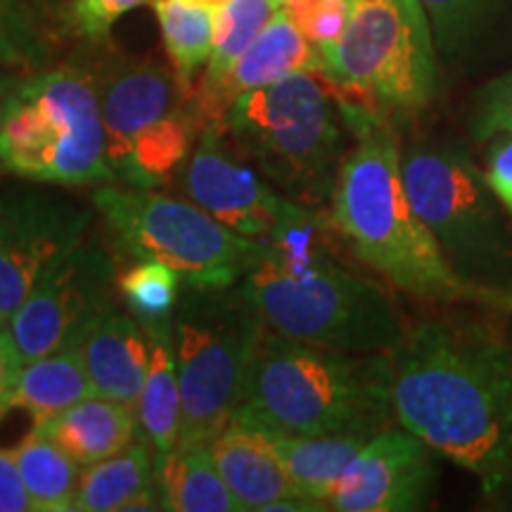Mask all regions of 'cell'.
I'll list each match as a JSON object with an SVG mask.
<instances>
[{
	"instance_id": "25",
	"label": "cell",
	"mask_w": 512,
	"mask_h": 512,
	"mask_svg": "<svg viewBox=\"0 0 512 512\" xmlns=\"http://www.w3.org/2000/svg\"><path fill=\"white\" fill-rule=\"evenodd\" d=\"M138 430L152 446L155 460L164 458L178 444L181 430V384L174 354V339L152 342L150 368L136 403Z\"/></svg>"
},
{
	"instance_id": "22",
	"label": "cell",
	"mask_w": 512,
	"mask_h": 512,
	"mask_svg": "<svg viewBox=\"0 0 512 512\" xmlns=\"http://www.w3.org/2000/svg\"><path fill=\"white\" fill-rule=\"evenodd\" d=\"M261 432L283 460L299 494L323 505L330 503L342 472L368 441L366 437H351V434L316 437V434H287L273 430Z\"/></svg>"
},
{
	"instance_id": "10",
	"label": "cell",
	"mask_w": 512,
	"mask_h": 512,
	"mask_svg": "<svg viewBox=\"0 0 512 512\" xmlns=\"http://www.w3.org/2000/svg\"><path fill=\"white\" fill-rule=\"evenodd\" d=\"M93 207L119 249L169 266L185 287L238 285L268 252L266 240L245 238L195 202L155 190L105 185L93 192Z\"/></svg>"
},
{
	"instance_id": "9",
	"label": "cell",
	"mask_w": 512,
	"mask_h": 512,
	"mask_svg": "<svg viewBox=\"0 0 512 512\" xmlns=\"http://www.w3.org/2000/svg\"><path fill=\"white\" fill-rule=\"evenodd\" d=\"M266 325L242 287H188L174 311L181 384L176 448L211 446L233 422L254 349Z\"/></svg>"
},
{
	"instance_id": "37",
	"label": "cell",
	"mask_w": 512,
	"mask_h": 512,
	"mask_svg": "<svg viewBox=\"0 0 512 512\" xmlns=\"http://www.w3.org/2000/svg\"><path fill=\"white\" fill-rule=\"evenodd\" d=\"M22 356L15 347V339H12L10 325H0V418L8 413L5 399H8L12 384H15L19 368H22Z\"/></svg>"
},
{
	"instance_id": "1",
	"label": "cell",
	"mask_w": 512,
	"mask_h": 512,
	"mask_svg": "<svg viewBox=\"0 0 512 512\" xmlns=\"http://www.w3.org/2000/svg\"><path fill=\"white\" fill-rule=\"evenodd\" d=\"M392 408L401 427L486 494L512 479V344L482 325L430 323L392 354Z\"/></svg>"
},
{
	"instance_id": "2",
	"label": "cell",
	"mask_w": 512,
	"mask_h": 512,
	"mask_svg": "<svg viewBox=\"0 0 512 512\" xmlns=\"http://www.w3.org/2000/svg\"><path fill=\"white\" fill-rule=\"evenodd\" d=\"M342 102L354 145L339 169L330 223L363 264L411 297L434 304H482L508 309L503 299L458 278L406 192L401 143L392 119Z\"/></svg>"
},
{
	"instance_id": "12",
	"label": "cell",
	"mask_w": 512,
	"mask_h": 512,
	"mask_svg": "<svg viewBox=\"0 0 512 512\" xmlns=\"http://www.w3.org/2000/svg\"><path fill=\"white\" fill-rule=\"evenodd\" d=\"M93 211L38 190L0 195V325H8L38 280L88 235Z\"/></svg>"
},
{
	"instance_id": "32",
	"label": "cell",
	"mask_w": 512,
	"mask_h": 512,
	"mask_svg": "<svg viewBox=\"0 0 512 512\" xmlns=\"http://www.w3.org/2000/svg\"><path fill=\"white\" fill-rule=\"evenodd\" d=\"M351 3L354 0H285L280 8L313 46L325 50L335 46L347 29Z\"/></svg>"
},
{
	"instance_id": "21",
	"label": "cell",
	"mask_w": 512,
	"mask_h": 512,
	"mask_svg": "<svg viewBox=\"0 0 512 512\" xmlns=\"http://www.w3.org/2000/svg\"><path fill=\"white\" fill-rule=\"evenodd\" d=\"M200 136V121L190 102H185L140 133L117 171V181L140 190H157L159 185L174 181Z\"/></svg>"
},
{
	"instance_id": "35",
	"label": "cell",
	"mask_w": 512,
	"mask_h": 512,
	"mask_svg": "<svg viewBox=\"0 0 512 512\" xmlns=\"http://www.w3.org/2000/svg\"><path fill=\"white\" fill-rule=\"evenodd\" d=\"M484 178L489 183L496 200L503 204L512 219V136L510 133H498L489 138V147L484 155Z\"/></svg>"
},
{
	"instance_id": "14",
	"label": "cell",
	"mask_w": 512,
	"mask_h": 512,
	"mask_svg": "<svg viewBox=\"0 0 512 512\" xmlns=\"http://www.w3.org/2000/svg\"><path fill=\"white\" fill-rule=\"evenodd\" d=\"M434 484V448L406 427H387L351 458L328 505L337 512H413L427 508Z\"/></svg>"
},
{
	"instance_id": "26",
	"label": "cell",
	"mask_w": 512,
	"mask_h": 512,
	"mask_svg": "<svg viewBox=\"0 0 512 512\" xmlns=\"http://www.w3.org/2000/svg\"><path fill=\"white\" fill-rule=\"evenodd\" d=\"M12 456L17 460L19 475L24 479L34 510H72L83 465L76 463L69 453H64L53 439L38 432L36 427L19 441Z\"/></svg>"
},
{
	"instance_id": "8",
	"label": "cell",
	"mask_w": 512,
	"mask_h": 512,
	"mask_svg": "<svg viewBox=\"0 0 512 512\" xmlns=\"http://www.w3.org/2000/svg\"><path fill=\"white\" fill-rule=\"evenodd\" d=\"M339 100L382 117H413L437 95V41L420 0H354L347 29L320 50Z\"/></svg>"
},
{
	"instance_id": "20",
	"label": "cell",
	"mask_w": 512,
	"mask_h": 512,
	"mask_svg": "<svg viewBox=\"0 0 512 512\" xmlns=\"http://www.w3.org/2000/svg\"><path fill=\"white\" fill-rule=\"evenodd\" d=\"M93 394L81 349L74 347L22 363L5 406L8 411H27L34 418V427H38Z\"/></svg>"
},
{
	"instance_id": "4",
	"label": "cell",
	"mask_w": 512,
	"mask_h": 512,
	"mask_svg": "<svg viewBox=\"0 0 512 512\" xmlns=\"http://www.w3.org/2000/svg\"><path fill=\"white\" fill-rule=\"evenodd\" d=\"M235 425L287 434L375 437L392 427V356L351 354L264 330Z\"/></svg>"
},
{
	"instance_id": "36",
	"label": "cell",
	"mask_w": 512,
	"mask_h": 512,
	"mask_svg": "<svg viewBox=\"0 0 512 512\" xmlns=\"http://www.w3.org/2000/svg\"><path fill=\"white\" fill-rule=\"evenodd\" d=\"M34 510L31 496L19 475L17 460L12 453L0 451V512H27Z\"/></svg>"
},
{
	"instance_id": "30",
	"label": "cell",
	"mask_w": 512,
	"mask_h": 512,
	"mask_svg": "<svg viewBox=\"0 0 512 512\" xmlns=\"http://www.w3.org/2000/svg\"><path fill=\"white\" fill-rule=\"evenodd\" d=\"M430 17L434 41L441 53H465L477 36L491 27L503 0H420Z\"/></svg>"
},
{
	"instance_id": "40",
	"label": "cell",
	"mask_w": 512,
	"mask_h": 512,
	"mask_svg": "<svg viewBox=\"0 0 512 512\" xmlns=\"http://www.w3.org/2000/svg\"><path fill=\"white\" fill-rule=\"evenodd\" d=\"M190 3H197V5H202V8H209L211 12H216V10H221L223 5H228L230 0H190Z\"/></svg>"
},
{
	"instance_id": "7",
	"label": "cell",
	"mask_w": 512,
	"mask_h": 512,
	"mask_svg": "<svg viewBox=\"0 0 512 512\" xmlns=\"http://www.w3.org/2000/svg\"><path fill=\"white\" fill-rule=\"evenodd\" d=\"M0 166L64 188L114 183L93 69L67 64L17 81L0 119Z\"/></svg>"
},
{
	"instance_id": "29",
	"label": "cell",
	"mask_w": 512,
	"mask_h": 512,
	"mask_svg": "<svg viewBox=\"0 0 512 512\" xmlns=\"http://www.w3.org/2000/svg\"><path fill=\"white\" fill-rule=\"evenodd\" d=\"M278 8L280 5H275V0H230L214 12V48H211L207 72L195 86V93L214 91L226 79L233 64L252 46Z\"/></svg>"
},
{
	"instance_id": "38",
	"label": "cell",
	"mask_w": 512,
	"mask_h": 512,
	"mask_svg": "<svg viewBox=\"0 0 512 512\" xmlns=\"http://www.w3.org/2000/svg\"><path fill=\"white\" fill-rule=\"evenodd\" d=\"M31 5V10L36 12L38 19H41L46 27H50V22H60L64 17V10H67L69 0H27Z\"/></svg>"
},
{
	"instance_id": "39",
	"label": "cell",
	"mask_w": 512,
	"mask_h": 512,
	"mask_svg": "<svg viewBox=\"0 0 512 512\" xmlns=\"http://www.w3.org/2000/svg\"><path fill=\"white\" fill-rule=\"evenodd\" d=\"M17 81H19L17 76H8V74L0 72V119H3V112H5V107H8V100H10L12 91H15Z\"/></svg>"
},
{
	"instance_id": "5",
	"label": "cell",
	"mask_w": 512,
	"mask_h": 512,
	"mask_svg": "<svg viewBox=\"0 0 512 512\" xmlns=\"http://www.w3.org/2000/svg\"><path fill=\"white\" fill-rule=\"evenodd\" d=\"M221 136L275 185L287 200L323 209L354 143L337 93L320 72H299L240 95Z\"/></svg>"
},
{
	"instance_id": "31",
	"label": "cell",
	"mask_w": 512,
	"mask_h": 512,
	"mask_svg": "<svg viewBox=\"0 0 512 512\" xmlns=\"http://www.w3.org/2000/svg\"><path fill=\"white\" fill-rule=\"evenodd\" d=\"M48 60V27L27 0H0V64L15 69H41Z\"/></svg>"
},
{
	"instance_id": "27",
	"label": "cell",
	"mask_w": 512,
	"mask_h": 512,
	"mask_svg": "<svg viewBox=\"0 0 512 512\" xmlns=\"http://www.w3.org/2000/svg\"><path fill=\"white\" fill-rule=\"evenodd\" d=\"M164 48L188 100L195 95V76L214 48V12L190 0H155Z\"/></svg>"
},
{
	"instance_id": "16",
	"label": "cell",
	"mask_w": 512,
	"mask_h": 512,
	"mask_svg": "<svg viewBox=\"0 0 512 512\" xmlns=\"http://www.w3.org/2000/svg\"><path fill=\"white\" fill-rule=\"evenodd\" d=\"M320 50L294 27L283 8L275 10L268 24L240 60L233 64L226 79L214 91L195 93L190 100L192 112L202 131H219L233 102L256 88L271 86L299 72H320Z\"/></svg>"
},
{
	"instance_id": "13",
	"label": "cell",
	"mask_w": 512,
	"mask_h": 512,
	"mask_svg": "<svg viewBox=\"0 0 512 512\" xmlns=\"http://www.w3.org/2000/svg\"><path fill=\"white\" fill-rule=\"evenodd\" d=\"M174 181L190 202L252 240H268L302 207L242 164L219 131H202Z\"/></svg>"
},
{
	"instance_id": "28",
	"label": "cell",
	"mask_w": 512,
	"mask_h": 512,
	"mask_svg": "<svg viewBox=\"0 0 512 512\" xmlns=\"http://www.w3.org/2000/svg\"><path fill=\"white\" fill-rule=\"evenodd\" d=\"M181 283L178 273L159 261H138L136 266L119 273L121 299L152 342L174 339V311L181 299Z\"/></svg>"
},
{
	"instance_id": "33",
	"label": "cell",
	"mask_w": 512,
	"mask_h": 512,
	"mask_svg": "<svg viewBox=\"0 0 512 512\" xmlns=\"http://www.w3.org/2000/svg\"><path fill=\"white\" fill-rule=\"evenodd\" d=\"M145 3L150 0H69L62 27L88 41H100L110 34L117 19Z\"/></svg>"
},
{
	"instance_id": "24",
	"label": "cell",
	"mask_w": 512,
	"mask_h": 512,
	"mask_svg": "<svg viewBox=\"0 0 512 512\" xmlns=\"http://www.w3.org/2000/svg\"><path fill=\"white\" fill-rule=\"evenodd\" d=\"M155 486V453L147 441H133L124 451L81 470L72 510H121L140 491Z\"/></svg>"
},
{
	"instance_id": "17",
	"label": "cell",
	"mask_w": 512,
	"mask_h": 512,
	"mask_svg": "<svg viewBox=\"0 0 512 512\" xmlns=\"http://www.w3.org/2000/svg\"><path fill=\"white\" fill-rule=\"evenodd\" d=\"M95 396L136 408L150 368L152 339L131 313L117 309L93 323L79 344Z\"/></svg>"
},
{
	"instance_id": "18",
	"label": "cell",
	"mask_w": 512,
	"mask_h": 512,
	"mask_svg": "<svg viewBox=\"0 0 512 512\" xmlns=\"http://www.w3.org/2000/svg\"><path fill=\"white\" fill-rule=\"evenodd\" d=\"M209 448L228 489L247 512H264L280 498L302 496L261 430L230 422Z\"/></svg>"
},
{
	"instance_id": "19",
	"label": "cell",
	"mask_w": 512,
	"mask_h": 512,
	"mask_svg": "<svg viewBox=\"0 0 512 512\" xmlns=\"http://www.w3.org/2000/svg\"><path fill=\"white\" fill-rule=\"evenodd\" d=\"M36 430L53 439L79 465H95L124 451L138 441L140 432L136 408L95 394L53 415Z\"/></svg>"
},
{
	"instance_id": "15",
	"label": "cell",
	"mask_w": 512,
	"mask_h": 512,
	"mask_svg": "<svg viewBox=\"0 0 512 512\" xmlns=\"http://www.w3.org/2000/svg\"><path fill=\"white\" fill-rule=\"evenodd\" d=\"M114 181L133 143L147 126L185 105L176 74L152 60H112L93 72Z\"/></svg>"
},
{
	"instance_id": "34",
	"label": "cell",
	"mask_w": 512,
	"mask_h": 512,
	"mask_svg": "<svg viewBox=\"0 0 512 512\" xmlns=\"http://www.w3.org/2000/svg\"><path fill=\"white\" fill-rule=\"evenodd\" d=\"M470 133L475 140H489L498 133L512 136V72L491 81L479 93L475 114L470 119Z\"/></svg>"
},
{
	"instance_id": "23",
	"label": "cell",
	"mask_w": 512,
	"mask_h": 512,
	"mask_svg": "<svg viewBox=\"0 0 512 512\" xmlns=\"http://www.w3.org/2000/svg\"><path fill=\"white\" fill-rule=\"evenodd\" d=\"M162 508L174 512H247L221 477L209 446L174 448L155 460Z\"/></svg>"
},
{
	"instance_id": "11",
	"label": "cell",
	"mask_w": 512,
	"mask_h": 512,
	"mask_svg": "<svg viewBox=\"0 0 512 512\" xmlns=\"http://www.w3.org/2000/svg\"><path fill=\"white\" fill-rule=\"evenodd\" d=\"M117 261L98 238H83L38 280L15 316L10 332L22 361L79 347L98 318L114 309Z\"/></svg>"
},
{
	"instance_id": "3",
	"label": "cell",
	"mask_w": 512,
	"mask_h": 512,
	"mask_svg": "<svg viewBox=\"0 0 512 512\" xmlns=\"http://www.w3.org/2000/svg\"><path fill=\"white\" fill-rule=\"evenodd\" d=\"M325 226L330 214L299 207L266 240L268 252L242 278V292L278 335L351 354H392L406 335L392 299L325 252Z\"/></svg>"
},
{
	"instance_id": "41",
	"label": "cell",
	"mask_w": 512,
	"mask_h": 512,
	"mask_svg": "<svg viewBox=\"0 0 512 512\" xmlns=\"http://www.w3.org/2000/svg\"><path fill=\"white\" fill-rule=\"evenodd\" d=\"M285 3V0H275V5H283Z\"/></svg>"
},
{
	"instance_id": "6",
	"label": "cell",
	"mask_w": 512,
	"mask_h": 512,
	"mask_svg": "<svg viewBox=\"0 0 512 512\" xmlns=\"http://www.w3.org/2000/svg\"><path fill=\"white\" fill-rule=\"evenodd\" d=\"M401 171L415 211L460 280L512 311V226L482 166L456 138L401 145Z\"/></svg>"
}]
</instances>
